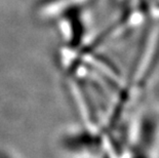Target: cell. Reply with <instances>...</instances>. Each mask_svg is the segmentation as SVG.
<instances>
[{"instance_id":"obj_1","label":"cell","mask_w":159,"mask_h":158,"mask_svg":"<svg viewBox=\"0 0 159 158\" xmlns=\"http://www.w3.org/2000/svg\"><path fill=\"white\" fill-rule=\"evenodd\" d=\"M158 96H159V93H158Z\"/></svg>"}]
</instances>
